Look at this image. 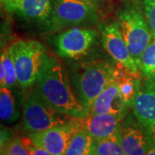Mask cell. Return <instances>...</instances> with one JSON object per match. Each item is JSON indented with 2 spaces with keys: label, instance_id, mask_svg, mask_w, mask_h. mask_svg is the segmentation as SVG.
Segmentation results:
<instances>
[{
  "label": "cell",
  "instance_id": "obj_14",
  "mask_svg": "<svg viewBox=\"0 0 155 155\" xmlns=\"http://www.w3.org/2000/svg\"><path fill=\"white\" fill-rule=\"evenodd\" d=\"M56 0H22L15 13L22 19L45 24L50 22Z\"/></svg>",
  "mask_w": 155,
  "mask_h": 155
},
{
  "label": "cell",
  "instance_id": "obj_24",
  "mask_svg": "<svg viewBox=\"0 0 155 155\" xmlns=\"http://www.w3.org/2000/svg\"><path fill=\"white\" fill-rule=\"evenodd\" d=\"M22 0H1V5L6 11L15 13Z\"/></svg>",
  "mask_w": 155,
  "mask_h": 155
},
{
  "label": "cell",
  "instance_id": "obj_18",
  "mask_svg": "<svg viewBox=\"0 0 155 155\" xmlns=\"http://www.w3.org/2000/svg\"><path fill=\"white\" fill-rule=\"evenodd\" d=\"M140 78L127 72L126 74H121L119 77V87L123 99L129 108H132L135 97L140 88Z\"/></svg>",
  "mask_w": 155,
  "mask_h": 155
},
{
  "label": "cell",
  "instance_id": "obj_19",
  "mask_svg": "<svg viewBox=\"0 0 155 155\" xmlns=\"http://www.w3.org/2000/svg\"><path fill=\"white\" fill-rule=\"evenodd\" d=\"M93 138L84 129L75 133L64 155H87L91 153Z\"/></svg>",
  "mask_w": 155,
  "mask_h": 155
},
{
  "label": "cell",
  "instance_id": "obj_9",
  "mask_svg": "<svg viewBox=\"0 0 155 155\" xmlns=\"http://www.w3.org/2000/svg\"><path fill=\"white\" fill-rule=\"evenodd\" d=\"M81 128L78 118L40 132L28 133L32 142L43 147L52 155H64L75 133Z\"/></svg>",
  "mask_w": 155,
  "mask_h": 155
},
{
  "label": "cell",
  "instance_id": "obj_5",
  "mask_svg": "<svg viewBox=\"0 0 155 155\" xmlns=\"http://www.w3.org/2000/svg\"><path fill=\"white\" fill-rule=\"evenodd\" d=\"M73 117L64 115L54 108L33 87L24 100L22 125L28 133L40 132L72 121Z\"/></svg>",
  "mask_w": 155,
  "mask_h": 155
},
{
  "label": "cell",
  "instance_id": "obj_25",
  "mask_svg": "<svg viewBox=\"0 0 155 155\" xmlns=\"http://www.w3.org/2000/svg\"><path fill=\"white\" fill-rule=\"evenodd\" d=\"M11 130L7 129L5 127L1 128V148L5 147V145L11 140Z\"/></svg>",
  "mask_w": 155,
  "mask_h": 155
},
{
  "label": "cell",
  "instance_id": "obj_1",
  "mask_svg": "<svg viewBox=\"0 0 155 155\" xmlns=\"http://www.w3.org/2000/svg\"><path fill=\"white\" fill-rule=\"evenodd\" d=\"M34 87L62 114L73 118H83L86 116V111L71 86L63 65L48 54Z\"/></svg>",
  "mask_w": 155,
  "mask_h": 155
},
{
  "label": "cell",
  "instance_id": "obj_30",
  "mask_svg": "<svg viewBox=\"0 0 155 155\" xmlns=\"http://www.w3.org/2000/svg\"><path fill=\"white\" fill-rule=\"evenodd\" d=\"M1 155H4V154H2V153H1Z\"/></svg>",
  "mask_w": 155,
  "mask_h": 155
},
{
  "label": "cell",
  "instance_id": "obj_17",
  "mask_svg": "<svg viewBox=\"0 0 155 155\" xmlns=\"http://www.w3.org/2000/svg\"><path fill=\"white\" fill-rule=\"evenodd\" d=\"M91 153L96 155H125L117 133L100 140H93Z\"/></svg>",
  "mask_w": 155,
  "mask_h": 155
},
{
  "label": "cell",
  "instance_id": "obj_11",
  "mask_svg": "<svg viewBox=\"0 0 155 155\" xmlns=\"http://www.w3.org/2000/svg\"><path fill=\"white\" fill-rule=\"evenodd\" d=\"M132 111L155 140V79H145L134 102Z\"/></svg>",
  "mask_w": 155,
  "mask_h": 155
},
{
  "label": "cell",
  "instance_id": "obj_10",
  "mask_svg": "<svg viewBox=\"0 0 155 155\" xmlns=\"http://www.w3.org/2000/svg\"><path fill=\"white\" fill-rule=\"evenodd\" d=\"M117 134L125 155H146L154 140L134 114L123 119Z\"/></svg>",
  "mask_w": 155,
  "mask_h": 155
},
{
  "label": "cell",
  "instance_id": "obj_27",
  "mask_svg": "<svg viewBox=\"0 0 155 155\" xmlns=\"http://www.w3.org/2000/svg\"><path fill=\"white\" fill-rule=\"evenodd\" d=\"M87 1H89V2H92V3H97V2H99V1H101V0H87Z\"/></svg>",
  "mask_w": 155,
  "mask_h": 155
},
{
  "label": "cell",
  "instance_id": "obj_2",
  "mask_svg": "<svg viewBox=\"0 0 155 155\" xmlns=\"http://www.w3.org/2000/svg\"><path fill=\"white\" fill-rule=\"evenodd\" d=\"M71 75L74 92L87 114L95 99L121 73L108 61L93 60L76 65Z\"/></svg>",
  "mask_w": 155,
  "mask_h": 155
},
{
  "label": "cell",
  "instance_id": "obj_6",
  "mask_svg": "<svg viewBox=\"0 0 155 155\" xmlns=\"http://www.w3.org/2000/svg\"><path fill=\"white\" fill-rule=\"evenodd\" d=\"M99 22L95 3L85 0H56L48 25L51 31L72 27H89Z\"/></svg>",
  "mask_w": 155,
  "mask_h": 155
},
{
  "label": "cell",
  "instance_id": "obj_8",
  "mask_svg": "<svg viewBox=\"0 0 155 155\" xmlns=\"http://www.w3.org/2000/svg\"><path fill=\"white\" fill-rule=\"evenodd\" d=\"M99 28L102 44L106 52L127 72L139 78V75L141 73L129 53L118 22H112L101 24Z\"/></svg>",
  "mask_w": 155,
  "mask_h": 155
},
{
  "label": "cell",
  "instance_id": "obj_20",
  "mask_svg": "<svg viewBox=\"0 0 155 155\" xmlns=\"http://www.w3.org/2000/svg\"><path fill=\"white\" fill-rule=\"evenodd\" d=\"M139 69L145 79H155V39L140 56Z\"/></svg>",
  "mask_w": 155,
  "mask_h": 155
},
{
  "label": "cell",
  "instance_id": "obj_29",
  "mask_svg": "<svg viewBox=\"0 0 155 155\" xmlns=\"http://www.w3.org/2000/svg\"><path fill=\"white\" fill-rule=\"evenodd\" d=\"M122 1H126V2H129V1H134V0H122Z\"/></svg>",
  "mask_w": 155,
  "mask_h": 155
},
{
  "label": "cell",
  "instance_id": "obj_13",
  "mask_svg": "<svg viewBox=\"0 0 155 155\" xmlns=\"http://www.w3.org/2000/svg\"><path fill=\"white\" fill-rule=\"evenodd\" d=\"M125 117L116 114H87L78 121L93 140H100L116 134Z\"/></svg>",
  "mask_w": 155,
  "mask_h": 155
},
{
  "label": "cell",
  "instance_id": "obj_21",
  "mask_svg": "<svg viewBox=\"0 0 155 155\" xmlns=\"http://www.w3.org/2000/svg\"><path fill=\"white\" fill-rule=\"evenodd\" d=\"M1 153L4 155H31L29 150L23 144L22 139L19 137H15L9 140L1 148Z\"/></svg>",
  "mask_w": 155,
  "mask_h": 155
},
{
  "label": "cell",
  "instance_id": "obj_15",
  "mask_svg": "<svg viewBox=\"0 0 155 155\" xmlns=\"http://www.w3.org/2000/svg\"><path fill=\"white\" fill-rule=\"evenodd\" d=\"M20 116L16 98L11 88L3 86L0 89V118L5 123H13Z\"/></svg>",
  "mask_w": 155,
  "mask_h": 155
},
{
  "label": "cell",
  "instance_id": "obj_3",
  "mask_svg": "<svg viewBox=\"0 0 155 155\" xmlns=\"http://www.w3.org/2000/svg\"><path fill=\"white\" fill-rule=\"evenodd\" d=\"M22 91L34 87L48 55L43 45L35 40H17L8 48Z\"/></svg>",
  "mask_w": 155,
  "mask_h": 155
},
{
  "label": "cell",
  "instance_id": "obj_4",
  "mask_svg": "<svg viewBox=\"0 0 155 155\" xmlns=\"http://www.w3.org/2000/svg\"><path fill=\"white\" fill-rule=\"evenodd\" d=\"M117 22L129 53L139 67L140 56L153 39L143 10L136 5L126 6L119 12Z\"/></svg>",
  "mask_w": 155,
  "mask_h": 155
},
{
  "label": "cell",
  "instance_id": "obj_22",
  "mask_svg": "<svg viewBox=\"0 0 155 155\" xmlns=\"http://www.w3.org/2000/svg\"><path fill=\"white\" fill-rule=\"evenodd\" d=\"M142 10L150 30L155 39V0H141Z\"/></svg>",
  "mask_w": 155,
  "mask_h": 155
},
{
  "label": "cell",
  "instance_id": "obj_23",
  "mask_svg": "<svg viewBox=\"0 0 155 155\" xmlns=\"http://www.w3.org/2000/svg\"><path fill=\"white\" fill-rule=\"evenodd\" d=\"M21 139H22L23 144L25 145L27 147V148L29 150L31 155H52L48 151L44 149L43 147L33 143L32 140L28 138V136L27 137H22Z\"/></svg>",
  "mask_w": 155,
  "mask_h": 155
},
{
  "label": "cell",
  "instance_id": "obj_12",
  "mask_svg": "<svg viewBox=\"0 0 155 155\" xmlns=\"http://www.w3.org/2000/svg\"><path fill=\"white\" fill-rule=\"evenodd\" d=\"M119 77L113 80L95 99L87 114H116L127 116L130 108L127 105L121 94Z\"/></svg>",
  "mask_w": 155,
  "mask_h": 155
},
{
  "label": "cell",
  "instance_id": "obj_16",
  "mask_svg": "<svg viewBox=\"0 0 155 155\" xmlns=\"http://www.w3.org/2000/svg\"><path fill=\"white\" fill-rule=\"evenodd\" d=\"M0 84L1 87L5 86L11 89L18 84L17 70L8 48L4 49L1 52Z\"/></svg>",
  "mask_w": 155,
  "mask_h": 155
},
{
  "label": "cell",
  "instance_id": "obj_31",
  "mask_svg": "<svg viewBox=\"0 0 155 155\" xmlns=\"http://www.w3.org/2000/svg\"><path fill=\"white\" fill-rule=\"evenodd\" d=\"M85 1H87V0H85Z\"/></svg>",
  "mask_w": 155,
  "mask_h": 155
},
{
  "label": "cell",
  "instance_id": "obj_26",
  "mask_svg": "<svg viewBox=\"0 0 155 155\" xmlns=\"http://www.w3.org/2000/svg\"><path fill=\"white\" fill-rule=\"evenodd\" d=\"M146 155H155V140H153V144L151 145L148 151L147 152Z\"/></svg>",
  "mask_w": 155,
  "mask_h": 155
},
{
  "label": "cell",
  "instance_id": "obj_28",
  "mask_svg": "<svg viewBox=\"0 0 155 155\" xmlns=\"http://www.w3.org/2000/svg\"><path fill=\"white\" fill-rule=\"evenodd\" d=\"M87 155H96V154H94V153H89Z\"/></svg>",
  "mask_w": 155,
  "mask_h": 155
},
{
  "label": "cell",
  "instance_id": "obj_7",
  "mask_svg": "<svg viewBox=\"0 0 155 155\" xmlns=\"http://www.w3.org/2000/svg\"><path fill=\"white\" fill-rule=\"evenodd\" d=\"M97 33L88 27H72L59 33L54 40L58 55L69 60H79L86 54L96 41Z\"/></svg>",
  "mask_w": 155,
  "mask_h": 155
}]
</instances>
